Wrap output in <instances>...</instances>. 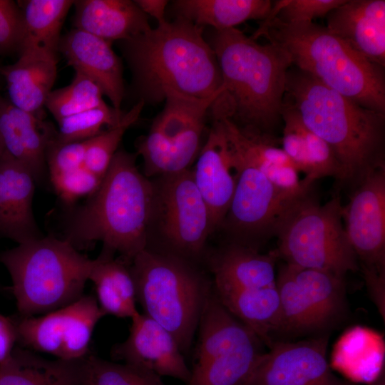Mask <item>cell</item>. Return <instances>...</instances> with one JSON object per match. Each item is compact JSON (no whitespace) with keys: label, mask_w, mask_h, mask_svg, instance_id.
<instances>
[{"label":"cell","mask_w":385,"mask_h":385,"mask_svg":"<svg viewBox=\"0 0 385 385\" xmlns=\"http://www.w3.org/2000/svg\"><path fill=\"white\" fill-rule=\"evenodd\" d=\"M222 83L210 111L213 120L227 119L243 134L279 143L288 53L273 43L262 44L237 28L215 31L212 43Z\"/></svg>","instance_id":"cell-1"},{"label":"cell","mask_w":385,"mask_h":385,"mask_svg":"<svg viewBox=\"0 0 385 385\" xmlns=\"http://www.w3.org/2000/svg\"><path fill=\"white\" fill-rule=\"evenodd\" d=\"M120 47L145 103L164 101L168 91L200 99L220 91L219 64L203 28L181 16L121 41Z\"/></svg>","instance_id":"cell-2"},{"label":"cell","mask_w":385,"mask_h":385,"mask_svg":"<svg viewBox=\"0 0 385 385\" xmlns=\"http://www.w3.org/2000/svg\"><path fill=\"white\" fill-rule=\"evenodd\" d=\"M69 217L66 237L77 250L101 241V254L130 264L148 247L154 183L138 169L135 155L118 150L98 188Z\"/></svg>","instance_id":"cell-3"},{"label":"cell","mask_w":385,"mask_h":385,"mask_svg":"<svg viewBox=\"0 0 385 385\" xmlns=\"http://www.w3.org/2000/svg\"><path fill=\"white\" fill-rule=\"evenodd\" d=\"M284 100L332 148L343 184L353 186L368 171L385 164V113L359 105L293 66L287 71Z\"/></svg>","instance_id":"cell-4"},{"label":"cell","mask_w":385,"mask_h":385,"mask_svg":"<svg viewBox=\"0 0 385 385\" xmlns=\"http://www.w3.org/2000/svg\"><path fill=\"white\" fill-rule=\"evenodd\" d=\"M281 46L292 64L359 105L385 113L384 67L312 22L286 24L268 16L252 36Z\"/></svg>","instance_id":"cell-5"},{"label":"cell","mask_w":385,"mask_h":385,"mask_svg":"<svg viewBox=\"0 0 385 385\" xmlns=\"http://www.w3.org/2000/svg\"><path fill=\"white\" fill-rule=\"evenodd\" d=\"M23 317L43 314L82 297L93 263L65 239L41 237L0 254Z\"/></svg>","instance_id":"cell-6"},{"label":"cell","mask_w":385,"mask_h":385,"mask_svg":"<svg viewBox=\"0 0 385 385\" xmlns=\"http://www.w3.org/2000/svg\"><path fill=\"white\" fill-rule=\"evenodd\" d=\"M314 186L284 202L274 230L275 250L285 263L345 277L359 265L342 223L341 197L322 203Z\"/></svg>","instance_id":"cell-7"},{"label":"cell","mask_w":385,"mask_h":385,"mask_svg":"<svg viewBox=\"0 0 385 385\" xmlns=\"http://www.w3.org/2000/svg\"><path fill=\"white\" fill-rule=\"evenodd\" d=\"M129 266L143 313L173 335L183 354L188 353L212 283L192 262L148 247Z\"/></svg>","instance_id":"cell-8"},{"label":"cell","mask_w":385,"mask_h":385,"mask_svg":"<svg viewBox=\"0 0 385 385\" xmlns=\"http://www.w3.org/2000/svg\"><path fill=\"white\" fill-rule=\"evenodd\" d=\"M198 337L187 385H242L264 344L221 303L212 288L197 327Z\"/></svg>","instance_id":"cell-9"},{"label":"cell","mask_w":385,"mask_h":385,"mask_svg":"<svg viewBox=\"0 0 385 385\" xmlns=\"http://www.w3.org/2000/svg\"><path fill=\"white\" fill-rule=\"evenodd\" d=\"M219 93L205 99L165 93L164 108L137 144L146 177L190 169L201 150L206 116Z\"/></svg>","instance_id":"cell-10"},{"label":"cell","mask_w":385,"mask_h":385,"mask_svg":"<svg viewBox=\"0 0 385 385\" xmlns=\"http://www.w3.org/2000/svg\"><path fill=\"white\" fill-rule=\"evenodd\" d=\"M276 287L282 311L280 334L326 331L346 313L344 277L283 262L276 273Z\"/></svg>","instance_id":"cell-11"},{"label":"cell","mask_w":385,"mask_h":385,"mask_svg":"<svg viewBox=\"0 0 385 385\" xmlns=\"http://www.w3.org/2000/svg\"><path fill=\"white\" fill-rule=\"evenodd\" d=\"M154 187L153 217L158 219L170 252L192 262L202 255L208 237L215 231L192 170L161 175Z\"/></svg>","instance_id":"cell-12"},{"label":"cell","mask_w":385,"mask_h":385,"mask_svg":"<svg viewBox=\"0 0 385 385\" xmlns=\"http://www.w3.org/2000/svg\"><path fill=\"white\" fill-rule=\"evenodd\" d=\"M229 145L238 177L220 227L230 235V242L259 250L274 237L282 208L294 196L278 190L261 171L242 160Z\"/></svg>","instance_id":"cell-13"},{"label":"cell","mask_w":385,"mask_h":385,"mask_svg":"<svg viewBox=\"0 0 385 385\" xmlns=\"http://www.w3.org/2000/svg\"><path fill=\"white\" fill-rule=\"evenodd\" d=\"M104 316L94 297L83 295L40 316L24 317L15 324L17 338L30 349L56 359L81 360L88 355L93 330Z\"/></svg>","instance_id":"cell-14"},{"label":"cell","mask_w":385,"mask_h":385,"mask_svg":"<svg viewBox=\"0 0 385 385\" xmlns=\"http://www.w3.org/2000/svg\"><path fill=\"white\" fill-rule=\"evenodd\" d=\"M342 220L361 270L385 274V164L352 186Z\"/></svg>","instance_id":"cell-15"},{"label":"cell","mask_w":385,"mask_h":385,"mask_svg":"<svg viewBox=\"0 0 385 385\" xmlns=\"http://www.w3.org/2000/svg\"><path fill=\"white\" fill-rule=\"evenodd\" d=\"M329 334L299 342L276 341L258 359L242 385H351L327 359Z\"/></svg>","instance_id":"cell-16"},{"label":"cell","mask_w":385,"mask_h":385,"mask_svg":"<svg viewBox=\"0 0 385 385\" xmlns=\"http://www.w3.org/2000/svg\"><path fill=\"white\" fill-rule=\"evenodd\" d=\"M131 321L127 339L113 346L112 357L160 377H173L187 384L190 369L173 335L144 313H138Z\"/></svg>","instance_id":"cell-17"},{"label":"cell","mask_w":385,"mask_h":385,"mask_svg":"<svg viewBox=\"0 0 385 385\" xmlns=\"http://www.w3.org/2000/svg\"><path fill=\"white\" fill-rule=\"evenodd\" d=\"M192 170L195 183L211 214L215 230L220 227L230 205L238 174L222 124L213 120Z\"/></svg>","instance_id":"cell-18"},{"label":"cell","mask_w":385,"mask_h":385,"mask_svg":"<svg viewBox=\"0 0 385 385\" xmlns=\"http://www.w3.org/2000/svg\"><path fill=\"white\" fill-rule=\"evenodd\" d=\"M58 52L75 71L100 86L112 107L121 110L125 91L123 66L110 41L73 29L61 37Z\"/></svg>","instance_id":"cell-19"},{"label":"cell","mask_w":385,"mask_h":385,"mask_svg":"<svg viewBox=\"0 0 385 385\" xmlns=\"http://www.w3.org/2000/svg\"><path fill=\"white\" fill-rule=\"evenodd\" d=\"M0 136L6 152L27 167L36 183L43 180L46 153L57 130L43 118L14 106L0 95Z\"/></svg>","instance_id":"cell-20"},{"label":"cell","mask_w":385,"mask_h":385,"mask_svg":"<svg viewBox=\"0 0 385 385\" xmlns=\"http://www.w3.org/2000/svg\"><path fill=\"white\" fill-rule=\"evenodd\" d=\"M327 29L354 50L385 66V1L345 0L327 15Z\"/></svg>","instance_id":"cell-21"},{"label":"cell","mask_w":385,"mask_h":385,"mask_svg":"<svg viewBox=\"0 0 385 385\" xmlns=\"http://www.w3.org/2000/svg\"><path fill=\"white\" fill-rule=\"evenodd\" d=\"M36 183L30 170L6 152L0 162V236L18 245L43 237L32 207Z\"/></svg>","instance_id":"cell-22"},{"label":"cell","mask_w":385,"mask_h":385,"mask_svg":"<svg viewBox=\"0 0 385 385\" xmlns=\"http://www.w3.org/2000/svg\"><path fill=\"white\" fill-rule=\"evenodd\" d=\"M57 54L24 51L13 64L0 67L9 102L14 106L43 118L46 98L57 76Z\"/></svg>","instance_id":"cell-23"},{"label":"cell","mask_w":385,"mask_h":385,"mask_svg":"<svg viewBox=\"0 0 385 385\" xmlns=\"http://www.w3.org/2000/svg\"><path fill=\"white\" fill-rule=\"evenodd\" d=\"M282 118V149L299 173L305 174L304 178L315 182L332 177L343 184V172L332 148L304 125L297 110L285 101Z\"/></svg>","instance_id":"cell-24"},{"label":"cell","mask_w":385,"mask_h":385,"mask_svg":"<svg viewBox=\"0 0 385 385\" xmlns=\"http://www.w3.org/2000/svg\"><path fill=\"white\" fill-rule=\"evenodd\" d=\"M73 29L111 42L149 31L148 18L130 0L74 1Z\"/></svg>","instance_id":"cell-25"},{"label":"cell","mask_w":385,"mask_h":385,"mask_svg":"<svg viewBox=\"0 0 385 385\" xmlns=\"http://www.w3.org/2000/svg\"><path fill=\"white\" fill-rule=\"evenodd\" d=\"M219 120L235 152L245 162L261 171L280 191L294 196L314 182L300 180L299 171L276 142L242 133L227 119Z\"/></svg>","instance_id":"cell-26"},{"label":"cell","mask_w":385,"mask_h":385,"mask_svg":"<svg viewBox=\"0 0 385 385\" xmlns=\"http://www.w3.org/2000/svg\"><path fill=\"white\" fill-rule=\"evenodd\" d=\"M276 250H259L230 242L211 258L212 285L225 288H261L276 285Z\"/></svg>","instance_id":"cell-27"},{"label":"cell","mask_w":385,"mask_h":385,"mask_svg":"<svg viewBox=\"0 0 385 385\" xmlns=\"http://www.w3.org/2000/svg\"><path fill=\"white\" fill-rule=\"evenodd\" d=\"M224 307L269 348L280 334L282 311L276 285L261 288L215 287Z\"/></svg>","instance_id":"cell-28"},{"label":"cell","mask_w":385,"mask_h":385,"mask_svg":"<svg viewBox=\"0 0 385 385\" xmlns=\"http://www.w3.org/2000/svg\"><path fill=\"white\" fill-rule=\"evenodd\" d=\"M81 364L16 349L0 363V385H81Z\"/></svg>","instance_id":"cell-29"},{"label":"cell","mask_w":385,"mask_h":385,"mask_svg":"<svg viewBox=\"0 0 385 385\" xmlns=\"http://www.w3.org/2000/svg\"><path fill=\"white\" fill-rule=\"evenodd\" d=\"M88 280L94 284L96 299L106 315L132 319L139 313L129 264L101 254L93 260Z\"/></svg>","instance_id":"cell-30"},{"label":"cell","mask_w":385,"mask_h":385,"mask_svg":"<svg viewBox=\"0 0 385 385\" xmlns=\"http://www.w3.org/2000/svg\"><path fill=\"white\" fill-rule=\"evenodd\" d=\"M273 3L270 0H177L173 8L176 16L219 31L236 28L248 20L265 21Z\"/></svg>","instance_id":"cell-31"},{"label":"cell","mask_w":385,"mask_h":385,"mask_svg":"<svg viewBox=\"0 0 385 385\" xmlns=\"http://www.w3.org/2000/svg\"><path fill=\"white\" fill-rule=\"evenodd\" d=\"M73 2L71 0L20 1L24 37L19 55L28 51L57 54L63 24Z\"/></svg>","instance_id":"cell-32"},{"label":"cell","mask_w":385,"mask_h":385,"mask_svg":"<svg viewBox=\"0 0 385 385\" xmlns=\"http://www.w3.org/2000/svg\"><path fill=\"white\" fill-rule=\"evenodd\" d=\"M101 88L96 82L84 74L75 71L70 84L51 91L46 98L45 108L58 121L105 104Z\"/></svg>","instance_id":"cell-33"},{"label":"cell","mask_w":385,"mask_h":385,"mask_svg":"<svg viewBox=\"0 0 385 385\" xmlns=\"http://www.w3.org/2000/svg\"><path fill=\"white\" fill-rule=\"evenodd\" d=\"M81 385H166L161 377L127 364L93 355L82 359Z\"/></svg>","instance_id":"cell-34"},{"label":"cell","mask_w":385,"mask_h":385,"mask_svg":"<svg viewBox=\"0 0 385 385\" xmlns=\"http://www.w3.org/2000/svg\"><path fill=\"white\" fill-rule=\"evenodd\" d=\"M145 105L139 100L116 125L86 140L84 166L103 178L126 130L139 118Z\"/></svg>","instance_id":"cell-35"},{"label":"cell","mask_w":385,"mask_h":385,"mask_svg":"<svg viewBox=\"0 0 385 385\" xmlns=\"http://www.w3.org/2000/svg\"><path fill=\"white\" fill-rule=\"evenodd\" d=\"M125 113L106 103L57 121L56 140L60 143L83 141L102 133V128L116 125Z\"/></svg>","instance_id":"cell-36"},{"label":"cell","mask_w":385,"mask_h":385,"mask_svg":"<svg viewBox=\"0 0 385 385\" xmlns=\"http://www.w3.org/2000/svg\"><path fill=\"white\" fill-rule=\"evenodd\" d=\"M345 0H279L274 1L269 16L286 24L309 23L327 16Z\"/></svg>","instance_id":"cell-37"},{"label":"cell","mask_w":385,"mask_h":385,"mask_svg":"<svg viewBox=\"0 0 385 385\" xmlns=\"http://www.w3.org/2000/svg\"><path fill=\"white\" fill-rule=\"evenodd\" d=\"M49 178L56 194L68 205H71L80 197L91 195L103 180L85 166L50 175Z\"/></svg>","instance_id":"cell-38"},{"label":"cell","mask_w":385,"mask_h":385,"mask_svg":"<svg viewBox=\"0 0 385 385\" xmlns=\"http://www.w3.org/2000/svg\"><path fill=\"white\" fill-rule=\"evenodd\" d=\"M24 37V18L19 5L0 0V53H19Z\"/></svg>","instance_id":"cell-39"},{"label":"cell","mask_w":385,"mask_h":385,"mask_svg":"<svg viewBox=\"0 0 385 385\" xmlns=\"http://www.w3.org/2000/svg\"><path fill=\"white\" fill-rule=\"evenodd\" d=\"M86 140L63 143L56 138L46 153L48 175L62 173L84 166Z\"/></svg>","instance_id":"cell-40"},{"label":"cell","mask_w":385,"mask_h":385,"mask_svg":"<svg viewBox=\"0 0 385 385\" xmlns=\"http://www.w3.org/2000/svg\"><path fill=\"white\" fill-rule=\"evenodd\" d=\"M366 284L370 294L375 302L376 307L385 318V274H379L376 272L362 270Z\"/></svg>","instance_id":"cell-41"},{"label":"cell","mask_w":385,"mask_h":385,"mask_svg":"<svg viewBox=\"0 0 385 385\" xmlns=\"http://www.w3.org/2000/svg\"><path fill=\"white\" fill-rule=\"evenodd\" d=\"M16 339V325L0 314V363L11 354Z\"/></svg>","instance_id":"cell-42"},{"label":"cell","mask_w":385,"mask_h":385,"mask_svg":"<svg viewBox=\"0 0 385 385\" xmlns=\"http://www.w3.org/2000/svg\"><path fill=\"white\" fill-rule=\"evenodd\" d=\"M135 2L145 14L153 16L158 21V25L167 21L165 19V9L168 4V1L135 0Z\"/></svg>","instance_id":"cell-43"},{"label":"cell","mask_w":385,"mask_h":385,"mask_svg":"<svg viewBox=\"0 0 385 385\" xmlns=\"http://www.w3.org/2000/svg\"><path fill=\"white\" fill-rule=\"evenodd\" d=\"M371 385H385L384 375L380 376V377Z\"/></svg>","instance_id":"cell-44"},{"label":"cell","mask_w":385,"mask_h":385,"mask_svg":"<svg viewBox=\"0 0 385 385\" xmlns=\"http://www.w3.org/2000/svg\"><path fill=\"white\" fill-rule=\"evenodd\" d=\"M5 153H6V150H5L2 140L0 136V162L2 160Z\"/></svg>","instance_id":"cell-45"},{"label":"cell","mask_w":385,"mask_h":385,"mask_svg":"<svg viewBox=\"0 0 385 385\" xmlns=\"http://www.w3.org/2000/svg\"><path fill=\"white\" fill-rule=\"evenodd\" d=\"M0 76H1V73H0Z\"/></svg>","instance_id":"cell-46"}]
</instances>
